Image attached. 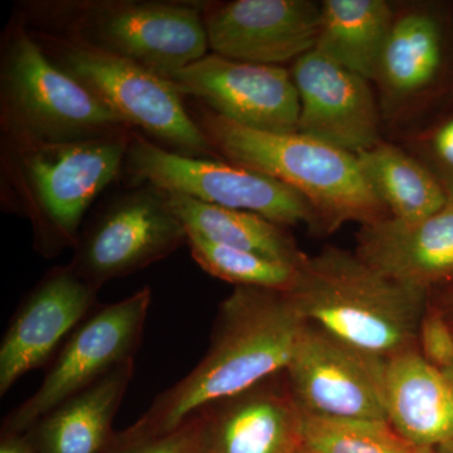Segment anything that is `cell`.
Here are the masks:
<instances>
[{"instance_id": "cell-6", "label": "cell", "mask_w": 453, "mask_h": 453, "mask_svg": "<svg viewBox=\"0 0 453 453\" xmlns=\"http://www.w3.org/2000/svg\"><path fill=\"white\" fill-rule=\"evenodd\" d=\"M2 138L65 144L130 130L85 85L53 64L17 17L0 47Z\"/></svg>"}, {"instance_id": "cell-34", "label": "cell", "mask_w": 453, "mask_h": 453, "mask_svg": "<svg viewBox=\"0 0 453 453\" xmlns=\"http://www.w3.org/2000/svg\"><path fill=\"white\" fill-rule=\"evenodd\" d=\"M451 318H453V310H452V316H451ZM449 323L453 324V319H449Z\"/></svg>"}, {"instance_id": "cell-27", "label": "cell", "mask_w": 453, "mask_h": 453, "mask_svg": "<svg viewBox=\"0 0 453 453\" xmlns=\"http://www.w3.org/2000/svg\"><path fill=\"white\" fill-rule=\"evenodd\" d=\"M118 453H203V417L201 413L160 436L134 443Z\"/></svg>"}, {"instance_id": "cell-23", "label": "cell", "mask_w": 453, "mask_h": 453, "mask_svg": "<svg viewBox=\"0 0 453 453\" xmlns=\"http://www.w3.org/2000/svg\"><path fill=\"white\" fill-rule=\"evenodd\" d=\"M441 62L442 40L436 20L411 12L393 22L375 79L390 95L412 96L434 82Z\"/></svg>"}, {"instance_id": "cell-30", "label": "cell", "mask_w": 453, "mask_h": 453, "mask_svg": "<svg viewBox=\"0 0 453 453\" xmlns=\"http://www.w3.org/2000/svg\"><path fill=\"white\" fill-rule=\"evenodd\" d=\"M436 449L438 453H453V441L446 443V445L438 447Z\"/></svg>"}, {"instance_id": "cell-7", "label": "cell", "mask_w": 453, "mask_h": 453, "mask_svg": "<svg viewBox=\"0 0 453 453\" xmlns=\"http://www.w3.org/2000/svg\"><path fill=\"white\" fill-rule=\"evenodd\" d=\"M31 33L53 64L85 85L131 129L174 153L208 159L219 157L169 80L65 38Z\"/></svg>"}, {"instance_id": "cell-24", "label": "cell", "mask_w": 453, "mask_h": 453, "mask_svg": "<svg viewBox=\"0 0 453 453\" xmlns=\"http://www.w3.org/2000/svg\"><path fill=\"white\" fill-rule=\"evenodd\" d=\"M187 244L203 271L235 288L288 294L299 279L301 266L222 246L198 234H188Z\"/></svg>"}, {"instance_id": "cell-32", "label": "cell", "mask_w": 453, "mask_h": 453, "mask_svg": "<svg viewBox=\"0 0 453 453\" xmlns=\"http://www.w3.org/2000/svg\"><path fill=\"white\" fill-rule=\"evenodd\" d=\"M422 453H438L436 449H425Z\"/></svg>"}, {"instance_id": "cell-21", "label": "cell", "mask_w": 453, "mask_h": 453, "mask_svg": "<svg viewBox=\"0 0 453 453\" xmlns=\"http://www.w3.org/2000/svg\"><path fill=\"white\" fill-rule=\"evenodd\" d=\"M166 199L188 234L295 266H301L308 258L286 226L258 214L228 210L174 193H166Z\"/></svg>"}, {"instance_id": "cell-18", "label": "cell", "mask_w": 453, "mask_h": 453, "mask_svg": "<svg viewBox=\"0 0 453 453\" xmlns=\"http://www.w3.org/2000/svg\"><path fill=\"white\" fill-rule=\"evenodd\" d=\"M387 421L419 449L453 441V381L418 349L386 359L383 377Z\"/></svg>"}, {"instance_id": "cell-2", "label": "cell", "mask_w": 453, "mask_h": 453, "mask_svg": "<svg viewBox=\"0 0 453 453\" xmlns=\"http://www.w3.org/2000/svg\"><path fill=\"white\" fill-rule=\"evenodd\" d=\"M133 131L65 144L0 139L3 210L29 220L44 258L76 249L86 211L124 170Z\"/></svg>"}, {"instance_id": "cell-19", "label": "cell", "mask_w": 453, "mask_h": 453, "mask_svg": "<svg viewBox=\"0 0 453 453\" xmlns=\"http://www.w3.org/2000/svg\"><path fill=\"white\" fill-rule=\"evenodd\" d=\"M135 372V359L53 408L28 431L37 453H111L113 418Z\"/></svg>"}, {"instance_id": "cell-4", "label": "cell", "mask_w": 453, "mask_h": 453, "mask_svg": "<svg viewBox=\"0 0 453 453\" xmlns=\"http://www.w3.org/2000/svg\"><path fill=\"white\" fill-rule=\"evenodd\" d=\"M204 2L64 0L25 5L17 18L56 35L127 59L168 79L207 56Z\"/></svg>"}, {"instance_id": "cell-25", "label": "cell", "mask_w": 453, "mask_h": 453, "mask_svg": "<svg viewBox=\"0 0 453 453\" xmlns=\"http://www.w3.org/2000/svg\"><path fill=\"white\" fill-rule=\"evenodd\" d=\"M303 442L320 453H422L381 419L332 418L303 413Z\"/></svg>"}, {"instance_id": "cell-10", "label": "cell", "mask_w": 453, "mask_h": 453, "mask_svg": "<svg viewBox=\"0 0 453 453\" xmlns=\"http://www.w3.org/2000/svg\"><path fill=\"white\" fill-rule=\"evenodd\" d=\"M113 199L81 232L70 266L100 290L169 257L188 243V232L166 193L142 186Z\"/></svg>"}, {"instance_id": "cell-8", "label": "cell", "mask_w": 453, "mask_h": 453, "mask_svg": "<svg viewBox=\"0 0 453 453\" xmlns=\"http://www.w3.org/2000/svg\"><path fill=\"white\" fill-rule=\"evenodd\" d=\"M124 170L140 186L251 211L283 226L319 225L309 202L281 181L229 162L174 153L140 131H133Z\"/></svg>"}, {"instance_id": "cell-11", "label": "cell", "mask_w": 453, "mask_h": 453, "mask_svg": "<svg viewBox=\"0 0 453 453\" xmlns=\"http://www.w3.org/2000/svg\"><path fill=\"white\" fill-rule=\"evenodd\" d=\"M384 365L383 357L357 350L306 323L285 374L303 413L387 421Z\"/></svg>"}, {"instance_id": "cell-15", "label": "cell", "mask_w": 453, "mask_h": 453, "mask_svg": "<svg viewBox=\"0 0 453 453\" xmlns=\"http://www.w3.org/2000/svg\"><path fill=\"white\" fill-rule=\"evenodd\" d=\"M297 133L359 154L380 144V119L368 80L310 50L295 61Z\"/></svg>"}, {"instance_id": "cell-33", "label": "cell", "mask_w": 453, "mask_h": 453, "mask_svg": "<svg viewBox=\"0 0 453 453\" xmlns=\"http://www.w3.org/2000/svg\"><path fill=\"white\" fill-rule=\"evenodd\" d=\"M446 374L449 375V380H451L453 381V366L451 369H449V371L446 372Z\"/></svg>"}, {"instance_id": "cell-12", "label": "cell", "mask_w": 453, "mask_h": 453, "mask_svg": "<svg viewBox=\"0 0 453 453\" xmlns=\"http://www.w3.org/2000/svg\"><path fill=\"white\" fill-rule=\"evenodd\" d=\"M181 96L198 98L234 124L271 133H297L300 97L291 73L211 53L170 74Z\"/></svg>"}, {"instance_id": "cell-5", "label": "cell", "mask_w": 453, "mask_h": 453, "mask_svg": "<svg viewBox=\"0 0 453 453\" xmlns=\"http://www.w3.org/2000/svg\"><path fill=\"white\" fill-rule=\"evenodd\" d=\"M196 122L229 163L276 179L303 196L326 232L349 222L366 226L390 217L356 154L301 133L250 129L211 110H203Z\"/></svg>"}, {"instance_id": "cell-31", "label": "cell", "mask_w": 453, "mask_h": 453, "mask_svg": "<svg viewBox=\"0 0 453 453\" xmlns=\"http://www.w3.org/2000/svg\"><path fill=\"white\" fill-rule=\"evenodd\" d=\"M296 453H320V452L316 451V449H311V447L305 445V442H303V446H301L300 449H297Z\"/></svg>"}, {"instance_id": "cell-13", "label": "cell", "mask_w": 453, "mask_h": 453, "mask_svg": "<svg viewBox=\"0 0 453 453\" xmlns=\"http://www.w3.org/2000/svg\"><path fill=\"white\" fill-rule=\"evenodd\" d=\"M321 5L308 0L204 2L203 18L213 53L279 65L315 49Z\"/></svg>"}, {"instance_id": "cell-28", "label": "cell", "mask_w": 453, "mask_h": 453, "mask_svg": "<svg viewBox=\"0 0 453 453\" xmlns=\"http://www.w3.org/2000/svg\"><path fill=\"white\" fill-rule=\"evenodd\" d=\"M431 151L440 165L453 175V119L434 131L431 138ZM449 196H453V192Z\"/></svg>"}, {"instance_id": "cell-17", "label": "cell", "mask_w": 453, "mask_h": 453, "mask_svg": "<svg viewBox=\"0 0 453 453\" xmlns=\"http://www.w3.org/2000/svg\"><path fill=\"white\" fill-rule=\"evenodd\" d=\"M357 256L380 273L428 292L453 279V196L442 210L417 222L387 217L362 226Z\"/></svg>"}, {"instance_id": "cell-9", "label": "cell", "mask_w": 453, "mask_h": 453, "mask_svg": "<svg viewBox=\"0 0 453 453\" xmlns=\"http://www.w3.org/2000/svg\"><path fill=\"white\" fill-rule=\"evenodd\" d=\"M151 305L149 286L107 305L96 306L61 347L41 386L3 423V436L25 434L57 405L135 359Z\"/></svg>"}, {"instance_id": "cell-26", "label": "cell", "mask_w": 453, "mask_h": 453, "mask_svg": "<svg viewBox=\"0 0 453 453\" xmlns=\"http://www.w3.org/2000/svg\"><path fill=\"white\" fill-rule=\"evenodd\" d=\"M417 349L432 365L442 372L453 366V326L437 308H426L417 333Z\"/></svg>"}, {"instance_id": "cell-20", "label": "cell", "mask_w": 453, "mask_h": 453, "mask_svg": "<svg viewBox=\"0 0 453 453\" xmlns=\"http://www.w3.org/2000/svg\"><path fill=\"white\" fill-rule=\"evenodd\" d=\"M393 22L384 0H325L314 50L363 79L374 80Z\"/></svg>"}, {"instance_id": "cell-22", "label": "cell", "mask_w": 453, "mask_h": 453, "mask_svg": "<svg viewBox=\"0 0 453 453\" xmlns=\"http://www.w3.org/2000/svg\"><path fill=\"white\" fill-rule=\"evenodd\" d=\"M363 174L392 219L417 222L442 210L446 188L414 157L389 144L357 155Z\"/></svg>"}, {"instance_id": "cell-29", "label": "cell", "mask_w": 453, "mask_h": 453, "mask_svg": "<svg viewBox=\"0 0 453 453\" xmlns=\"http://www.w3.org/2000/svg\"><path fill=\"white\" fill-rule=\"evenodd\" d=\"M0 453H37L33 447L28 437H22V434L17 436H3Z\"/></svg>"}, {"instance_id": "cell-14", "label": "cell", "mask_w": 453, "mask_h": 453, "mask_svg": "<svg viewBox=\"0 0 453 453\" xmlns=\"http://www.w3.org/2000/svg\"><path fill=\"white\" fill-rule=\"evenodd\" d=\"M97 288L70 265L50 270L27 294L0 344V395L55 356L97 306Z\"/></svg>"}, {"instance_id": "cell-3", "label": "cell", "mask_w": 453, "mask_h": 453, "mask_svg": "<svg viewBox=\"0 0 453 453\" xmlns=\"http://www.w3.org/2000/svg\"><path fill=\"white\" fill-rule=\"evenodd\" d=\"M306 323L371 356L417 348L427 292L389 279L357 253L327 247L301 265L288 292Z\"/></svg>"}, {"instance_id": "cell-16", "label": "cell", "mask_w": 453, "mask_h": 453, "mask_svg": "<svg viewBox=\"0 0 453 453\" xmlns=\"http://www.w3.org/2000/svg\"><path fill=\"white\" fill-rule=\"evenodd\" d=\"M203 453H296L303 413L285 372L204 408Z\"/></svg>"}, {"instance_id": "cell-1", "label": "cell", "mask_w": 453, "mask_h": 453, "mask_svg": "<svg viewBox=\"0 0 453 453\" xmlns=\"http://www.w3.org/2000/svg\"><path fill=\"white\" fill-rule=\"evenodd\" d=\"M305 326L288 294L235 288L220 303L201 362L116 434L111 453L173 431L204 408L285 372Z\"/></svg>"}]
</instances>
